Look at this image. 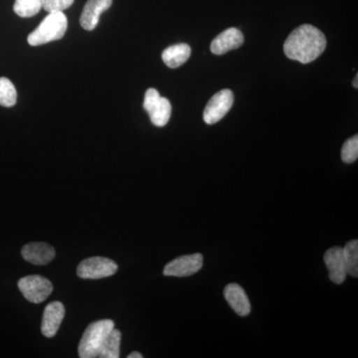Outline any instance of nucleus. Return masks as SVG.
<instances>
[{"label": "nucleus", "instance_id": "2", "mask_svg": "<svg viewBox=\"0 0 358 358\" xmlns=\"http://www.w3.org/2000/svg\"><path fill=\"white\" fill-rule=\"evenodd\" d=\"M68 28V20L63 13H49L34 31L28 36V43L40 46L64 37Z\"/></svg>", "mask_w": 358, "mask_h": 358}, {"label": "nucleus", "instance_id": "17", "mask_svg": "<svg viewBox=\"0 0 358 358\" xmlns=\"http://www.w3.org/2000/svg\"><path fill=\"white\" fill-rule=\"evenodd\" d=\"M343 250V257H345V262L348 275L357 278L358 275V241L352 240V241L346 243Z\"/></svg>", "mask_w": 358, "mask_h": 358}, {"label": "nucleus", "instance_id": "14", "mask_svg": "<svg viewBox=\"0 0 358 358\" xmlns=\"http://www.w3.org/2000/svg\"><path fill=\"white\" fill-rule=\"evenodd\" d=\"M224 296L237 315L246 317L251 313V303H250L248 296L239 285H228L224 289Z\"/></svg>", "mask_w": 358, "mask_h": 358}, {"label": "nucleus", "instance_id": "1", "mask_svg": "<svg viewBox=\"0 0 358 358\" xmlns=\"http://www.w3.org/2000/svg\"><path fill=\"white\" fill-rule=\"evenodd\" d=\"M326 47L324 33L315 26L303 24L289 35L284 44V51L291 60L308 64L319 58Z\"/></svg>", "mask_w": 358, "mask_h": 358}, {"label": "nucleus", "instance_id": "20", "mask_svg": "<svg viewBox=\"0 0 358 358\" xmlns=\"http://www.w3.org/2000/svg\"><path fill=\"white\" fill-rule=\"evenodd\" d=\"M358 157V136H355L345 141L341 150V159L345 164H352Z\"/></svg>", "mask_w": 358, "mask_h": 358}, {"label": "nucleus", "instance_id": "22", "mask_svg": "<svg viewBox=\"0 0 358 358\" xmlns=\"http://www.w3.org/2000/svg\"><path fill=\"white\" fill-rule=\"evenodd\" d=\"M128 358H143V355H141L140 352H131V355H129Z\"/></svg>", "mask_w": 358, "mask_h": 358}, {"label": "nucleus", "instance_id": "18", "mask_svg": "<svg viewBox=\"0 0 358 358\" xmlns=\"http://www.w3.org/2000/svg\"><path fill=\"white\" fill-rule=\"evenodd\" d=\"M17 101V92L10 80L0 78V106L2 107H13Z\"/></svg>", "mask_w": 358, "mask_h": 358}, {"label": "nucleus", "instance_id": "10", "mask_svg": "<svg viewBox=\"0 0 358 358\" xmlns=\"http://www.w3.org/2000/svg\"><path fill=\"white\" fill-rule=\"evenodd\" d=\"M324 263L329 270V279L334 284H343L348 275L343 248L334 247L327 250L324 254Z\"/></svg>", "mask_w": 358, "mask_h": 358}, {"label": "nucleus", "instance_id": "12", "mask_svg": "<svg viewBox=\"0 0 358 358\" xmlns=\"http://www.w3.org/2000/svg\"><path fill=\"white\" fill-rule=\"evenodd\" d=\"M244 43V36L236 28H229L218 35L212 41L211 52L215 55H223L228 51L239 48Z\"/></svg>", "mask_w": 358, "mask_h": 358}, {"label": "nucleus", "instance_id": "19", "mask_svg": "<svg viewBox=\"0 0 358 358\" xmlns=\"http://www.w3.org/2000/svg\"><path fill=\"white\" fill-rule=\"evenodd\" d=\"M42 0H15L14 13L22 18H29L36 15L41 10Z\"/></svg>", "mask_w": 358, "mask_h": 358}, {"label": "nucleus", "instance_id": "16", "mask_svg": "<svg viewBox=\"0 0 358 358\" xmlns=\"http://www.w3.org/2000/svg\"><path fill=\"white\" fill-rule=\"evenodd\" d=\"M122 334L117 329H113L106 336L105 341L99 350L98 357L119 358L120 345H121Z\"/></svg>", "mask_w": 358, "mask_h": 358}, {"label": "nucleus", "instance_id": "11", "mask_svg": "<svg viewBox=\"0 0 358 358\" xmlns=\"http://www.w3.org/2000/svg\"><path fill=\"white\" fill-rule=\"evenodd\" d=\"M23 258L33 265H47L56 255L55 249L44 242H32L25 245L21 250Z\"/></svg>", "mask_w": 358, "mask_h": 358}, {"label": "nucleus", "instance_id": "13", "mask_svg": "<svg viewBox=\"0 0 358 358\" xmlns=\"http://www.w3.org/2000/svg\"><path fill=\"white\" fill-rule=\"evenodd\" d=\"M112 3L113 0H88L80 18L82 27L88 31L95 29L101 14L107 11Z\"/></svg>", "mask_w": 358, "mask_h": 358}, {"label": "nucleus", "instance_id": "21", "mask_svg": "<svg viewBox=\"0 0 358 358\" xmlns=\"http://www.w3.org/2000/svg\"><path fill=\"white\" fill-rule=\"evenodd\" d=\"M75 0H42V8L48 13H63L69 8Z\"/></svg>", "mask_w": 358, "mask_h": 358}, {"label": "nucleus", "instance_id": "8", "mask_svg": "<svg viewBox=\"0 0 358 358\" xmlns=\"http://www.w3.org/2000/svg\"><path fill=\"white\" fill-rule=\"evenodd\" d=\"M203 266V256L196 253L174 259L164 267V275L167 277H189L196 274Z\"/></svg>", "mask_w": 358, "mask_h": 358}, {"label": "nucleus", "instance_id": "15", "mask_svg": "<svg viewBox=\"0 0 358 358\" xmlns=\"http://www.w3.org/2000/svg\"><path fill=\"white\" fill-rule=\"evenodd\" d=\"M192 49L187 44H176L169 47L162 53V60L169 68H178L190 57Z\"/></svg>", "mask_w": 358, "mask_h": 358}, {"label": "nucleus", "instance_id": "7", "mask_svg": "<svg viewBox=\"0 0 358 358\" xmlns=\"http://www.w3.org/2000/svg\"><path fill=\"white\" fill-rule=\"evenodd\" d=\"M234 103L232 91L224 89L215 94L205 108L203 120L207 124H216L225 117Z\"/></svg>", "mask_w": 358, "mask_h": 358}, {"label": "nucleus", "instance_id": "23", "mask_svg": "<svg viewBox=\"0 0 358 358\" xmlns=\"http://www.w3.org/2000/svg\"><path fill=\"white\" fill-rule=\"evenodd\" d=\"M357 82H358V75H357V76H355V79L353 80V83H352L353 87H355V88H357V89L358 88Z\"/></svg>", "mask_w": 358, "mask_h": 358}, {"label": "nucleus", "instance_id": "9", "mask_svg": "<svg viewBox=\"0 0 358 358\" xmlns=\"http://www.w3.org/2000/svg\"><path fill=\"white\" fill-rule=\"evenodd\" d=\"M65 317V308L60 301H53L45 308L42 319L41 331L46 338H53Z\"/></svg>", "mask_w": 358, "mask_h": 358}, {"label": "nucleus", "instance_id": "4", "mask_svg": "<svg viewBox=\"0 0 358 358\" xmlns=\"http://www.w3.org/2000/svg\"><path fill=\"white\" fill-rule=\"evenodd\" d=\"M143 108L150 115L152 124L159 128L166 126L171 119V103L166 98L160 96L157 90H148L143 101Z\"/></svg>", "mask_w": 358, "mask_h": 358}, {"label": "nucleus", "instance_id": "3", "mask_svg": "<svg viewBox=\"0 0 358 358\" xmlns=\"http://www.w3.org/2000/svg\"><path fill=\"white\" fill-rule=\"evenodd\" d=\"M115 329V324L110 320H98L92 322L80 341L79 357L81 358L98 357L99 350L105 341L106 336Z\"/></svg>", "mask_w": 358, "mask_h": 358}, {"label": "nucleus", "instance_id": "6", "mask_svg": "<svg viewBox=\"0 0 358 358\" xmlns=\"http://www.w3.org/2000/svg\"><path fill=\"white\" fill-rule=\"evenodd\" d=\"M117 271V265L114 261L103 257H92L85 259L79 264L77 275L82 279L98 280L110 277Z\"/></svg>", "mask_w": 358, "mask_h": 358}, {"label": "nucleus", "instance_id": "5", "mask_svg": "<svg viewBox=\"0 0 358 358\" xmlns=\"http://www.w3.org/2000/svg\"><path fill=\"white\" fill-rule=\"evenodd\" d=\"M17 285L26 300L33 303H41L53 291L52 282L39 275L21 278Z\"/></svg>", "mask_w": 358, "mask_h": 358}]
</instances>
